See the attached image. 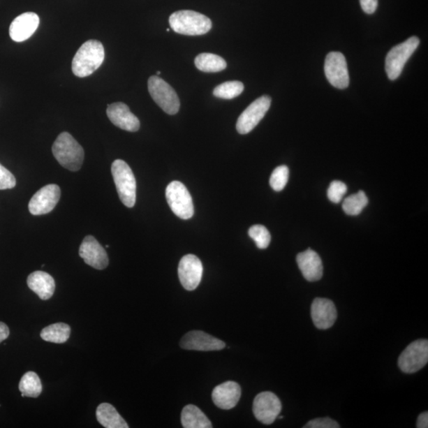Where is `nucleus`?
<instances>
[{
    "instance_id": "nucleus-3",
    "label": "nucleus",
    "mask_w": 428,
    "mask_h": 428,
    "mask_svg": "<svg viewBox=\"0 0 428 428\" xmlns=\"http://www.w3.org/2000/svg\"><path fill=\"white\" fill-rule=\"evenodd\" d=\"M170 26L175 32L187 36H198L208 33L212 28L209 17L193 10H179L169 17Z\"/></svg>"
},
{
    "instance_id": "nucleus-35",
    "label": "nucleus",
    "mask_w": 428,
    "mask_h": 428,
    "mask_svg": "<svg viewBox=\"0 0 428 428\" xmlns=\"http://www.w3.org/2000/svg\"><path fill=\"white\" fill-rule=\"evenodd\" d=\"M10 335L9 327L7 325L0 322V344L7 339Z\"/></svg>"
},
{
    "instance_id": "nucleus-19",
    "label": "nucleus",
    "mask_w": 428,
    "mask_h": 428,
    "mask_svg": "<svg viewBox=\"0 0 428 428\" xmlns=\"http://www.w3.org/2000/svg\"><path fill=\"white\" fill-rule=\"evenodd\" d=\"M299 269L309 281H319L323 276V263L320 257L312 249H307L297 256Z\"/></svg>"
},
{
    "instance_id": "nucleus-9",
    "label": "nucleus",
    "mask_w": 428,
    "mask_h": 428,
    "mask_svg": "<svg viewBox=\"0 0 428 428\" xmlns=\"http://www.w3.org/2000/svg\"><path fill=\"white\" fill-rule=\"evenodd\" d=\"M272 104V98L263 96L251 103L239 115L237 122V131L240 134H247L265 118Z\"/></svg>"
},
{
    "instance_id": "nucleus-5",
    "label": "nucleus",
    "mask_w": 428,
    "mask_h": 428,
    "mask_svg": "<svg viewBox=\"0 0 428 428\" xmlns=\"http://www.w3.org/2000/svg\"><path fill=\"white\" fill-rule=\"evenodd\" d=\"M420 39L413 36L392 48L385 58V71L390 80L401 75L404 66L418 48Z\"/></svg>"
},
{
    "instance_id": "nucleus-32",
    "label": "nucleus",
    "mask_w": 428,
    "mask_h": 428,
    "mask_svg": "<svg viewBox=\"0 0 428 428\" xmlns=\"http://www.w3.org/2000/svg\"><path fill=\"white\" fill-rule=\"evenodd\" d=\"M15 185L14 175L0 164V190L13 189Z\"/></svg>"
},
{
    "instance_id": "nucleus-26",
    "label": "nucleus",
    "mask_w": 428,
    "mask_h": 428,
    "mask_svg": "<svg viewBox=\"0 0 428 428\" xmlns=\"http://www.w3.org/2000/svg\"><path fill=\"white\" fill-rule=\"evenodd\" d=\"M19 388L22 397L36 398L42 394L43 385L36 373L29 371L21 378Z\"/></svg>"
},
{
    "instance_id": "nucleus-25",
    "label": "nucleus",
    "mask_w": 428,
    "mask_h": 428,
    "mask_svg": "<svg viewBox=\"0 0 428 428\" xmlns=\"http://www.w3.org/2000/svg\"><path fill=\"white\" fill-rule=\"evenodd\" d=\"M70 334H71V327L68 325L56 323L43 328L40 332V337L47 342L64 344L68 341Z\"/></svg>"
},
{
    "instance_id": "nucleus-30",
    "label": "nucleus",
    "mask_w": 428,
    "mask_h": 428,
    "mask_svg": "<svg viewBox=\"0 0 428 428\" xmlns=\"http://www.w3.org/2000/svg\"><path fill=\"white\" fill-rule=\"evenodd\" d=\"M289 174V168L286 165L275 168L270 179V185L272 189L275 191H283L288 182Z\"/></svg>"
},
{
    "instance_id": "nucleus-2",
    "label": "nucleus",
    "mask_w": 428,
    "mask_h": 428,
    "mask_svg": "<svg viewBox=\"0 0 428 428\" xmlns=\"http://www.w3.org/2000/svg\"><path fill=\"white\" fill-rule=\"evenodd\" d=\"M52 154L62 167L71 172H78L83 165L84 151L71 134L64 132L52 145Z\"/></svg>"
},
{
    "instance_id": "nucleus-12",
    "label": "nucleus",
    "mask_w": 428,
    "mask_h": 428,
    "mask_svg": "<svg viewBox=\"0 0 428 428\" xmlns=\"http://www.w3.org/2000/svg\"><path fill=\"white\" fill-rule=\"evenodd\" d=\"M61 189L56 184L47 185L40 189L29 202V210L35 216L49 214L56 207L61 198Z\"/></svg>"
},
{
    "instance_id": "nucleus-36",
    "label": "nucleus",
    "mask_w": 428,
    "mask_h": 428,
    "mask_svg": "<svg viewBox=\"0 0 428 428\" xmlns=\"http://www.w3.org/2000/svg\"><path fill=\"white\" fill-rule=\"evenodd\" d=\"M416 427H418V428H427L428 427V413L427 412L421 413L419 415L418 423H416Z\"/></svg>"
},
{
    "instance_id": "nucleus-33",
    "label": "nucleus",
    "mask_w": 428,
    "mask_h": 428,
    "mask_svg": "<svg viewBox=\"0 0 428 428\" xmlns=\"http://www.w3.org/2000/svg\"><path fill=\"white\" fill-rule=\"evenodd\" d=\"M304 428H339L337 422L331 418H318L309 422Z\"/></svg>"
},
{
    "instance_id": "nucleus-1",
    "label": "nucleus",
    "mask_w": 428,
    "mask_h": 428,
    "mask_svg": "<svg viewBox=\"0 0 428 428\" xmlns=\"http://www.w3.org/2000/svg\"><path fill=\"white\" fill-rule=\"evenodd\" d=\"M104 58L103 44L96 40H87L82 45L73 58V73L80 78H87L102 66Z\"/></svg>"
},
{
    "instance_id": "nucleus-24",
    "label": "nucleus",
    "mask_w": 428,
    "mask_h": 428,
    "mask_svg": "<svg viewBox=\"0 0 428 428\" xmlns=\"http://www.w3.org/2000/svg\"><path fill=\"white\" fill-rule=\"evenodd\" d=\"M195 64L197 68L204 73H219L227 67V63L222 57L207 52L198 55Z\"/></svg>"
},
{
    "instance_id": "nucleus-4",
    "label": "nucleus",
    "mask_w": 428,
    "mask_h": 428,
    "mask_svg": "<svg viewBox=\"0 0 428 428\" xmlns=\"http://www.w3.org/2000/svg\"><path fill=\"white\" fill-rule=\"evenodd\" d=\"M117 192L123 204L132 208L136 203L137 182L131 168L121 160H116L111 166Z\"/></svg>"
},
{
    "instance_id": "nucleus-29",
    "label": "nucleus",
    "mask_w": 428,
    "mask_h": 428,
    "mask_svg": "<svg viewBox=\"0 0 428 428\" xmlns=\"http://www.w3.org/2000/svg\"><path fill=\"white\" fill-rule=\"evenodd\" d=\"M249 235L254 240L257 247L260 249H267L271 243V234H270L267 228L263 226H251L249 230Z\"/></svg>"
},
{
    "instance_id": "nucleus-7",
    "label": "nucleus",
    "mask_w": 428,
    "mask_h": 428,
    "mask_svg": "<svg viewBox=\"0 0 428 428\" xmlns=\"http://www.w3.org/2000/svg\"><path fill=\"white\" fill-rule=\"evenodd\" d=\"M166 198L170 208L179 219L189 220L195 214L191 193L179 181H173L167 186Z\"/></svg>"
},
{
    "instance_id": "nucleus-11",
    "label": "nucleus",
    "mask_w": 428,
    "mask_h": 428,
    "mask_svg": "<svg viewBox=\"0 0 428 428\" xmlns=\"http://www.w3.org/2000/svg\"><path fill=\"white\" fill-rule=\"evenodd\" d=\"M281 410L279 398L272 392L258 394L253 402V413L261 423L269 425L277 419Z\"/></svg>"
},
{
    "instance_id": "nucleus-22",
    "label": "nucleus",
    "mask_w": 428,
    "mask_h": 428,
    "mask_svg": "<svg viewBox=\"0 0 428 428\" xmlns=\"http://www.w3.org/2000/svg\"><path fill=\"white\" fill-rule=\"evenodd\" d=\"M98 423L105 428H128V425L112 404L103 403L96 410Z\"/></svg>"
},
{
    "instance_id": "nucleus-38",
    "label": "nucleus",
    "mask_w": 428,
    "mask_h": 428,
    "mask_svg": "<svg viewBox=\"0 0 428 428\" xmlns=\"http://www.w3.org/2000/svg\"><path fill=\"white\" fill-rule=\"evenodd\" d=\"M169 31H170V29H167V32H169Z\"/></svg>"
},
{
    "instance_id": "nucleus-17",
    "label": "nucleus",
    "mask_w": 428,
    "mask_h": 428,
    "mask_svg": "<svg viewBox=\"0 0 428 428\" xmlns=\"http://www.w3.org/2000/svg\"><path fill=\"white\" fill-rule=\"evenodd\" d=\"M39 23L38 15L34 13H23L17 16L10 26V38L16 43L24 42L36 32Z\"/></svg>"
},
{
    "instance_id": "nucleus-8",
    "label": "nucleus",
    "mask_w": 428,
    "mask_h": 428,
    "mask_svg": "<svg viewBox=\"0 0 428 428\" xmlns=\"http://www.w3.org/2000/svg\"><path fill=\"white\" fill-rule=\"evenodd\" d=\"M428 361V341L418 339L410 344L398 359V366L404 373L413 374L427 365Z\"/></svg>"
},
{
    "instance_id": "nucleus-27",
    "label": "nucleus",
    "mask_w": 428,
    "mask_h": 428,
    "mask_svg": "<svg viewBox=\"0 0 428 428\" xmlns=\"http://www.w3.org/2000/svg\"><path fill=\"white\" fill-rule=\"evenodd\" d=\"M368 205V198L364 191H360L355 195H350L345 199L343 203V209L346 214L357 216L362 213Z\"/></svg>"
},
{
    "instance_id": "nucleus-23",
    "label": "nucleus",
    "mask_w": 428,
    "mask_h": 428,
    "mask_svg": "<svg viewBox=\"0 0 428 428\" xmlns=\"http://www.w3.org/2000/svg\"><path fill=\"white\" fill-rule=\"evenodd\" d=\"M181 423L185 428L213 427L207 416L202 410L193 404L186 406L181 413Z\"/></svg>"
},
{
    "instance_id": "nucleus-21",
    "label": "nucleus",
    "mask_w": 428,
    "mask_h": 428,
    "mask_svg": "<svg viewBox=\"0 0 428 428\" xmlns=\"http://www.w3.org/2000/svg\"><path fill=\"white\" fill-rule=\"evenodd\" d=\"M27 285L42 300H49L54 295L55 281L48 273L40 271L33 272L29 275Z\"/></svg>"
},
{
    "instance_id": "nucleus-34",
    "label": "nucleus",
    "mask_w": 428,
    "mask_h": 428,
    "mask_svg": "<svg viewBox=\"0 0 428 428\" xmlns=\"http://www.w3.org/2000/svg\"><path fill=\"white\" fill-rule=\"evenodd\" d=\"M360 4L365 13L372 15L378 8V0H360Z\"/></svg>"
},
{
    "instance_id": "nucleus-28",
    "label": "nucleus",
    "mask_w": 428,
    "mask_h": 428,
    "mask_svg": "<svg viewBox=\"0 0 428 428\" xmlns=\"http://www.w3.org/2000/svg\"><path fill=\"white\" fill-rule=\"evenodd\" d=\"M244 86L239 81H228L223 83L214 90V96L223 99H233L242 95Z\"/></svg>"
},
{
    "instance_id": "nucleus-31",
    "label": "nucleus",
    "mask_w": 428,
    "mask_h": 428,
    "mask_svg": "<svg viewBox=\"0 0 428 428\" xmlns=\"http://www.w3.org/2000/svg\"><path fill=\"white\" fill-rule=\"evenodd\" d=\"M347 191L348 186L343 182L333 181L327 190V198L333 203H339Z\"/></svg>"
},
{
    "instance_id": "nucleus-20",
    "label": "nucleus",
    "mask_w": 428,
    "mask_h": 428,
    "mask_svg": "<svg viewBox=\"0 0 428 428\" xmlns=\"http://www.w3.org/2000/svg\"><path fill=\"white\" fill-rule=\"evenodd\" d=\"M240 396H242V389L239 385L230 381L215 387L212 399L216 406L230 410L237 406Z\"/></svg>"
},
{
    "instance_id": "nucleus-16",
    "label": "nucleus",
    "mask_w": 428,
    "mask_h": 428,
    "mask_svg": "<svg viewBox=\"0 0 428 428\" xmlns=\"http://www.w3.org/2000/svg\"><path fill=\"white\" fill-rule=\"evenodd\" d=\"M311 316L315 326L319 330H326L335 324L337 311L335 304L326 298H316L311 307Z\"/></svg>"
},
{
    "instance_id": "nucleus-6",
    "label": "nucleus",
    "mask_w": 428,
    "mask_h": 428,
    "mask_svg": "<svg viewBox=\"0 0 428 428\" xmlns=\"http://www.w3.org/2000/svg\"><path fill=\"white\" fill-rule=\"evenodd\" d=\"M150 96L164 112L174 115L177 114L180 101L177 92L159 76H151L148 82Z\"/></svg>"
},
{
    "instance_id": "nucleus-14",
    "label": "nucleus",
    "mask_w": 428,
    "mask_h": 428,
    "mask_svg": "<svg viewBox=\"0 0 428 428\" xmlns=\"http://www.w3.org/2000/svg\"><path fill=\"white\" fill-rule=\"evenodd\" d=\"M79 254L87 265L93 268L103 270L109 265L107 251L92 236H87L84 239L80 247Z\"/></svg>"
},
{
    "instance_id": "nucleus-13",
    "label": "nucleus",
    "mask_w": 428,
    "mask_h": 428,
    "mask_svg": "<svg viewBox=\"0 0 428 428\" xmlns=\"http://www.w3.org/2000/svg\"><path fill=\"white\" fill-rule=\"evenodd\" d=\"M203 273L202 263L195 255H186L182 258L178 274L180 283L186 290H195L200 284Z\"/></svg>"
},
{
    "instance_id": "nucleus-18",
    "label": "nucleus",
    "mask_w": 428,
    "mask_h": 428,
    "mask_svg": "<svg viewBox=\"0 0 428 428\" xmlns=\"http://www.w3.org/2000/svg\"><path fill=\"white\" fill-rule=\"evenodd\" d=\"M108 118L113 124L128 132H137L140 128V121L123 103H115L108 105Z\"/></svg>"
},
{
    "instance_id": "nucleus-37",
    "label": "nucleus",
    "mask_w": 428,
    "mask_h": 428,
    "mask_svg": "<svg viewBox=\"0 0 428 428\" xmlns=\"http://www.w3.org/2000/svg\"><path fill=\"white\" fill-rule=\"evenodd\" d=\"M157 75H161V72H157Z\"/></svg>"
},
{
    "instance_id": "nucleus-15",
    "label": "nucleus",
    "mask_w": 428,
    "mask_h": 428,
    "mask_svg": "<svg viewBox=\"0 0 428 428\" xmlns=\"http://www.w3.org/2000/svg\"><path fill=\"white\" fill-rule=\"evenodd\" d=\"M225 342L202 331H191L181 339L180 347L185 350L212 351L226 348Z\"/></svg>"
},
{
    "instance_id": "nucleus-10",
    "label": "nucleus",
    "mask_w": 428,
    "mask_h": 428,
    "mask_svg": "<svg viewBox=\"0 0 428 428\" xmlns=\"http://www.w3.org/2000/svg\"><path fill=\"white\" fill-rule=\"evenodd\" d=\"M325 72L328 82L337 89H345L349 86L348 64L341 52H332L327 55Z\"/></svg>"
}]
</instances>
